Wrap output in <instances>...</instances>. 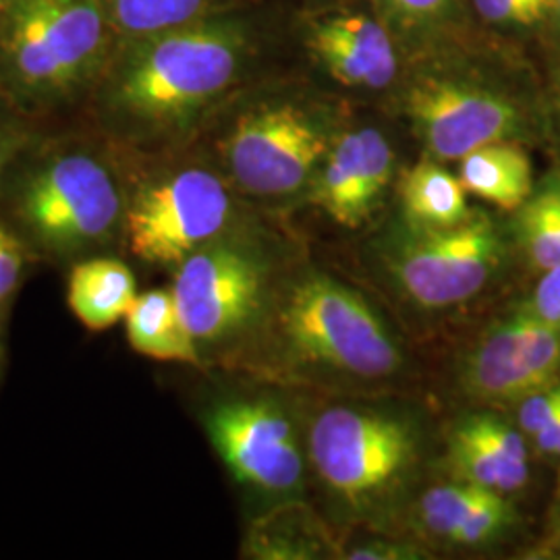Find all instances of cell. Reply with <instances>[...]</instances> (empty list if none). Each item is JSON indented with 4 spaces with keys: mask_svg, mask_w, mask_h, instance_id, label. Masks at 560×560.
Here are the masks:
<instances>
[{
    "mask_svg": "<svg viewBox=\"0 0 560 560\" xmlns=\"http://www.w3.org/2000/svg\"><path fill=\"white\" fill-rule=\"evenodd\" d=\"M490 492L463 480L434 486L418 502V523L428 536L451 541L460 523Z\"/></svg>",
    "mask_w": 560,
    "mask_h": 560,
    "instance_id": "ffe728a7",
    "label": "cell"
},
{
    "mask_svg": "<svg viewBox=\"0 0 560 560\" xmlns=\"http://www.w3.org/2000/svg\"><path fill=\"white\" fill-rule=\"evenodd\" d=\"M557 4H559V9H560V0H557Z\"/></svg>",
    "mask_w": 560,
    "mask_h": 560,
    "instance_id": "e575fe53",
    "label": "cell"
},
{
    "mask_svg": "<svg viewBox=\"0 0 560 560\" xmlns=\"http://www.w3.org/2000/svg\"><path fill=\"white\" fill-rule=\"evenodd\" d=\"M345 559L351 560H416L423 559L420 548L413 544L397 541H370L351 548Z\"/></svg>",
    "mask_w": 560,
    "mask_h": 560,
    "instance_id": "83f0119b",
    "label": "cell"
},
{
    "mask_svg": "<svg viewBox=\"0 0 560 560\" xmlns=\"http://www.w3.org/2000/svg\"><path fill=\"white\" fill-rule=\"evenodd\" d=\"M104 20L92 0H13L2 48L23 92L40 98L75 88L98 57Z\"/></svg>",
    "mask_w": 560,
    "mask_h": 560,
    "instance_id": "ba28073f",
    "label": "cell"
},
{
    "mask_svg": "<svg viewBox=\"0 0 560 560\" xmlns=\"http://www.w3.org/2000/svg\"><path fill=\"white\" fill-rule=\"evenodd\" d=\"M138 300L133 270L115 256H92L69 266L67 303L92 332H102L127 318Z\"/></svg>",
    "mask_w": 560,
    "mask_h": 560,
    "instance_id": "2e32d148",
    "label": "cell"
},
{
    "mask_svg": "<svg viewBox=\"0 0 560 560\" xmlns=\"http://www.w3.org/2000/svg\"><path fill=\"white\" fill-rule=\"evenodd\" d=\"M240 62V38L224 27L162 32L127 62L110 108L141 129L180 127L233 83Z\"/></svg>",
    "mask_w": 560,
    "mask_h": 560,
    "instance_id": "3957f363",
    "label": "cell"
},
{
    "mask_svg": "<svg viewBox=\"0 0 560 560\" xmlns=\"http://www.w3.org/2000/svg\"><path fill=\"white\" fill-rule=\"evenodd\" d=\"M206 0H110L113 15L131 34H162L187 25Z\"/></svg>",
    "mask_w": 560,
    "mask_h": 560,
    "instance_id": "7402d4cb",
    "label": "cell"
},
{
    "mask_svg": "<svg viewBox=\"0 0 560 560\" xmlns=\"http://www.w3.org/2000/svg\"><path fill=\"white\" fill-rule=\"evenodd\" d=\"M560 382V328L525 305L497 322L469 351L460 370L467 395L481 402H521Z\"/></svg>",
    "mask_w": 560,
    "mask_h": 560,
    "instance_id": "8fae6325",
    "label": "cell"
},
{
    "mask_svg": "<svg viewBox=\"0 0 560 560\" xmlns=\"http://www.w3.org/2000/svg\"><path fill=\"white\" fill-rule=\"evenodd\" d=\"M328 148L320 122L300 106L260 104L235 120L222 156L243 191L280 198L316 175Z\"/></svg>",
    "mask_w": 560,
    "mask_h": 560,
    "instance_id": "9c48e42d",
    "label": "cell"
},
{
    "mask_svg": "<svg viewBox=\"0 0 560 560\" xmlns=\"http://www.w3.org/2000/svg\"><path fill=\"white\" fill-rule=\"evenodd\" d=\"M395 154L376 129L349 131L328 148L318 171L316 201L335 222L358 229L393 179Z\"/></svg>",
    "mask_w": 560,
    "mask_h": 560,
    "instance_id": "4fadbf2b",
    "label": "cell"
},
{
    "mask_svg": "<svg viewBox=\"0 0 560 560\" xmlns=\"http://www.w3.org/2000/svg\"><path fill=\"white\" fill-rule=\"evenodd\" d=\"M129 347L143 358L201 365L198 345L180 320L171 289H152L138 295L125 318Z\"/></svg>",
    "mask_w": 560,
    "mask_h": 560,
    "instance_id": "ac0fdd59",
    "label": "cell"
},
{
    "mask_svg": "<svg viewBox=\"0 0 560 560\" xmlns=\"http://www.w3.org/2000/svg\"><path fill=\"white\" fill-rule=\"evenodd\" d=\"M557 538H559V541H560V521H559V532H557Z\"/></svg>",
    "mask_w": 560,
    "mask_h": 560,
    "instance_id": "d6a6232c",
    "label": "cell"
},
{
    "mask_svg": "<svg viewBox=\"0 0 560 560\" xmlns=\"http://www.w3.org/2000/svg\"><path fill=\"white\" fill-rule=\"evenodd\" d=\"M21 133L18 129L0 122V185L7 179L13 162L21 152Z\"/></svg>",
    "mask_w": 560,
    "mask_h": 560,
    "instance_id": "f546056e",
    "label": "cell"
},
{
    "mask_svg": "<svg viewBox=\"0 0 560 560\" xmlns=\"http://www.w3.org/2000/svg\"><path fill=\"white\" fill-rule=\"evenodd\" d=\"M381 258L400 293L423 310H446L474 300L504 258L502 233L486 212L471 210L448 229L400 222L386 235Z\"/></svg>",
    "mask_w": 560,
    "mask_h": 560,
    "instance_id": "5b68a950",
    "label": "cell"
},
{
    "mask_svg": "<svg viewBox=\"0 0 560 560\" xmlns=\"http://www.w3.org/2000/svg\"><path fill=\"white\" fill-rule=\"evenodd\" d=\"M2 2H4V0H0V7H2Z\"/></svg>",
    "mask_w": 560,
    "mask_h": 560,
    "instance_id": "836d02e7",
    "label": "cell"
},
{
    "mask_svg": "<svg viewBox=\"0 0 560 560\" xmlns=\"http://www.w3.org/2000/svg\"><path fill=\"white\" fill-rule=\"evenodd\" d=\"M270 330L293 368L340 381L390 378L402 351L381 314L339 280L326 275L295 279L270 301Z\"/></svg>",
    "mask_w": 560,
    "mask_h": 560,
    "instance_id": "7a4b0ae2",
    "label": "cell"
},
{
    "mask_svg": "<svg viewBox=\"0 0 560 560\" xmlns=\"http://www.w3.org/2000/svg\"><path fill=\"white\" fill-rule=\"evenodd\" d=\"M546 187H548V191L552 194V198L557 201V206H559L560 210V177L559 179L548 180V183H546Z\"/></svg>",
    "mask_w": 560,
    "mask_h": 560,
    "instance_id": "1f68e13d",
    "label": "cell"
},
{
    "mask_svg": "<svg viewBox=\"0 0 560 560\" xmlns=\"http://www.w3.org/2000/svg\"><path fill=\"white\" fill-rule=\"evenodd\" d=\"M478 13L499 25H534L546 18L557 0H474Z\"/></svg>",
    "mask_w": 560,
    "mask_h": 560,
    "instance_id": "cb8c5ba5",
    "label": "cell"
},
{
    "mask_svg": "<svg viewBox=\"0 0 560 560\" xmlns=\"http://www.w3.org/2000/svg\"><path fill=\"white\" fill-rule=\"evenodd\" d=\"M127 196L115 171L90 150L44 156L9 191V222L32 258L73 266L122 247Z\"/></svg>",
    "mask_w": 560,
    "mask_h": 560,
    "instance_id": "6da1fadb",
    "label": "cell"
},
{
    "mask_svg": "<svg viewBox=\"0 0 560 560\" xmlns=\"http://www.w3.org/2000/svg\"><path fill=\"white\" fill-rule=\"evenodd\" d=\"M407 110L439 161H460L481 145L515 140L525 127L515 101L467 81H421L407 98Z\"/></svg>",
    "mask_w": 560,
    "mask_h": 560,
    "instance_id": "7c38bea8",
    "label": "cell"
},
{
    "mask_svg": "<svg viewBox=\"0 0 560 560\" xmlns=\"http://www.w3.org/2000/svg\"><path fill=\"white\" fill-rule=\"evenodd\" d=\"M268 277L260 247L231 231L180 261L171 291L200 353L240 339L264 318Z\"/></svg>",
    "mask_w": 560,
    "mask_h": 560,
    "instance_id": "8992f818",
    "label": "cell"
},
{
    "mask_svg": "<svg viewBox=\"0 0 560 560\" xmlns=\"http://www.w3.org/2000/svg\"><path fill=\"white\" fill-rule=\"evenodd\" d=\"M212 442L229 474L261 494H291L303 480V457L291 420L272 400L231 397L203 416Z\"/></svg>",
    "mask_w": 560,
    "mask_h": 560,
    "instance_id": "30bf717a",
    "label": "cell"
},
{
    "mask_svg": "<svg viewBox=\"0 0 560 560\" xmlns=\"http://www.w3.org/2000/svg\"><path fill=\"white\" fill-rule=\"evenodd\" d=\"M520 237L532 266L544 272L560 266V210L546 185L521 206Z\"/></svg>",
    "mask_w": 560,
    "mask_h": 560,
    "instance_id": "44dd1931",
    "label": "cell"
},
{
    "mask_svg": "<svg viewBox=\"0 0 560 560\" xmlns=\"http://www.w3.org/2000/svg\"><path fill=\"white\" fill-rule=\"evenodd\" d=\"M386 2L399 15L411 21L436 20L448 7V0H386Z\"/></svg>",
    "mask_w": 560,
    "mask_h": 560,
    "instance_id": "f1b7e54d",
    "label": "cell"
},
{
    "mask_svg": "<svg viewBox=\"0 0 560 560\" xmlns=\"http://www.w3.org/2000/svg\"><path fill=\"white\" fill-rule=\"evenodd\" d=\"M310 459L347 511L370 515L411 478L420 459V430L395 409L335 405L312 421Z\"/></svg>",
    "mask_w": 560,
    "mask_h": 560,
    "instance_id": "277c9868",
    "label": "cell"
},
{
    "mask_svg": "<svg viewBox=\"0 0 560 560\" xmlns=\"http://www.w3.org/2000/svg\"><path fill=\"white\" fill-rule=\"evenodd\" d=\"M560 413V382L529 395L520 402V428L523 434L536 436Z\"/></svg>",
    "mask_w": 560,
    "mask_h": 560,
    "instance_id": "484cf974",
    "label": "cell"
},
{
    "mask_svg": "<svg viewBox=\"0 0 560 560\" xmlns=\"http://www.w3.org/2000/svg\"><path fill=\"white\" fill-rule=\"evenodd\" d=\"M233 198L208 168L189 166L143 183L127 196L122 247L136 260L177 268L180 261L231 231Z\"/></svg>",
    "mask_w": 560,
    "mask_h": 560,
    "instance_id": "52a82bcc",
    "label": "cell"
},
{
    "mask_svg": "<svg viewBox=\"0 0 560 560\" xmlns=\"http://www.w3.org/2000/svg\"><path fill=\"white\" fill-rule=\"evenodd\" d=\"M465 191L504 210H517L534 194V168L527 152L513 141H494L459 161Z\"/></svg>",
    "mask_w": 560,
    "mask_h": 560,
    "instance_id": "e0dca14e",
    "label": "cell"
},
{
    "mask_svg": "<svg viewBox=\"0 0 560 560\" xmlns=\"http://www.w3.org/2000/svg\"><path fill=\"white\" fill-rule=\"evenodd\" d=\"M513 523V509L504 501V494L490 492L483 501L463 521L453 534L451 544L478 548L488 541L497 540L502 532Z\"/></svg>",
    "mask_w": 560,
    "mask_h": 560,
    "instance_id": "603a6c76",
    "label": "cell"
},
{
    "mask_svg": "<svg viewBox=\"0 0 560 560\" xmlns=\"http://www.w3.org/2000/svg\"><path fill=\"white\" fill-rule=\"evenodd\" d=\"M312 48L328 73L347 88L382 90L397 75V55L386 30L360 13L318 21Z\"/></svg>",
    "mask_w": 560,
    "mask_h": 560,
    "instance_id": "9a60e30c",
    "label": "cell"
},
{
    "mask_svg": "<svg viewBox=\"0 0 560 560\" xmlns=\"http://www.w3.org/2000/svg\"><path fill=\"white\" fill-rule=\"evenodd\" d=\"M534 439H536V444L541 453H546L550 457H560V413Z\"/></svg>",
    "mask_w": 560,
    "mask_h": 560,
    "instance_id": "4dcf8cb0",
    "label": "cell"
},
{
    "mask_svg": "<svg viewBox=\"0 0 560 560\" xmlns=\"http://www.w3.org/2000/svg\"><path fill=\"white\" fill-rule=\"evenodd\" d=\"M525 307L541 322L560 328V266L546 270L540 284Z\"/></svg>",
    "mask_w": 560,
    "mask_h": 560,
    "instance_id": "4316f807",
    "label": "cell"
},
{
    "mask_svg": "<svg viewBox=\"0 0 560 560\" xmlns=\"http://www.w3.org/2000/svg\"><path fill=\"white\" fill-rule=\"evenodd\" d=\"M448 463L457 480L511 494L529 478L523 436L494 413L467 416L448 439Z\"/></svg>",
    "mask_w": 560,
    "mask_h": 560,
    "instance_id": "5bb4252c",
    "label": "cell"
},
{
    "mask_svg": "<svg viewBox=\"0 0 560 560\" xmlns=\"http://www.w3.org/2000/svg\"><path fill=\"white\" fill-rule=\"evenodd\" d=\"M32 260V254L23 241L0 221V305L20 289L25 275V266Z\"/></svg>",
    "mask_w": 560,
    "mask_h": 560,
    "instance_id": "d4e9b609",
    "label": "cell"
},
{
    "mask_svg": "<svg viewBox=\"0 0 560 560\" xmlns=\"http://www.w3.org/2000/svg\"><path fill=\"white\" fill-rule=\"evenodd\" d=\"M402 221L418 229H448L471 214L459 177L444 166L423 161L400 183Z\"/></svg>",
    "mask_w": 560,
    "mask_h": 560,
    "instance_id": "d6986e66",
    "label": "cell"
}]
</instances>
